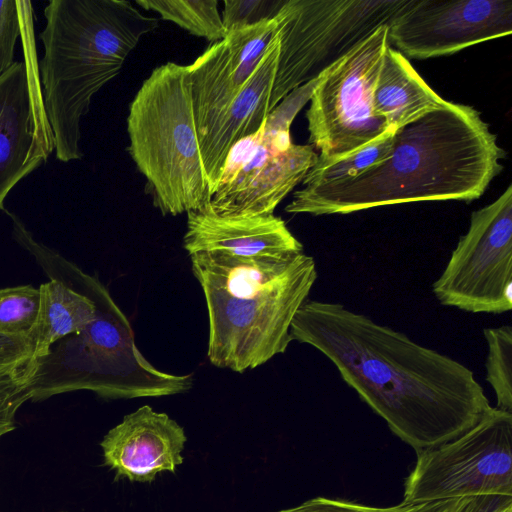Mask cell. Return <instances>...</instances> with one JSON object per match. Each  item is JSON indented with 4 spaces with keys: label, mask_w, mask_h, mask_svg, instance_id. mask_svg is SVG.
<instances>
[{
    "label": "cell",
    "mask_w": 512,
    "mask_h": 512,
    "mask_svg": "<svg viewBox=\"0 0 512 512\" xmlns=\"http://www.w3.org/2000/svg\"><path fill=\"white\" fill-rule=\"evenodd\" d=\"M290 337L327 357L416 452L460 436L492 408L467 366L340 303L307 300Z\"/></svg>",
    "instance_id": "6da1fadb"
},
{
    "label": "cell",
    "mask_w": 512,
    "mask_h": 512,
    "mask_svg": "<svg viewBox=\"0 0 512 512\" xmlns=\"http://www.w3.org/2000/svg\"><path fill=\"white\" fill-rule=\"evenodd\" d=\"M505 155L479 111L446 101L395 129L379 163L349 179L303 186L285 211L318 216L420 201L471 202L502 171Z\"/></svg>",
    "instance_id": "7a4b0ae2"
},
{
    "label": "cell",
    "mask_w": 512,
    "mask_h": 512,
    "mask_svg": "<svg viewBox=\"0 0 512 512\" xmlns=\"http://www.w3.org/2000/svg\"><path fill=\"white\" fill-rule=\"evenodd\" d=\"M10 218L14 239L49 279L88 295L96 306L92 322L30 361L31 401L77 390H89L106 399H130L170 396L192 388L193 374L162 372L145 359L135 344L128 319L97 277L37 241L15 214Z\"/></svg>",
    "instance_id": "3957f363"
},
{
    "label": "cell",
    "mask_w": 512,
    "mask_h": 512,
    "mask_svg": "<svg viewBox=\"0 0 512 512\" xmlns=\"http://www.w3.org/2000/svg\"><path fill=\"white\" fill-rule=\"evenodd\" d=\"M189 257L207 305L212 365L243 373L286 351L294 316L317 279L312 256Z\"/></svg>",
    "instance_id": "277c9868"
},
{
    "label": "cell",
    "mask_w": 512,
    "mask_h": 512,
    "mask_svg": "<svg viewBox=\"0 0 512 512\" xmlns=\"http://www.w3.org/2000/svg\"><path fill=\"white\" fill-rule=\"evenodd\" d=\"M39 37L42 98L61 162L82 158L80 123L93 96L121 71L141 38L158 27L125 0H51Z\"/></svg>",
    "instance_id": "5b68a950"
},
{
    "label": "cell",
    "mask_w": 512,
    "mask_h": 512,
    "mask_svg": "<svg viewBox=\"0 0 512 512\" xmlns=\"http://www.w3.org/2000/svg\"><path fill=\"white\" fill-rule=\"evenodd\" d=\"M127 132L129 153L162 215L209 205L188 65L167 62L151 72L130 103Z\"/></svg>",
    "instance_id": "8992f818"
},
{
    "label": "cell",
    "mask_w": 512,
    "mask_h": 512,
    "mask_svg": "<svg viewBox=\"0 0 512 512\" xmlns=\"http://www.w3.org/2000/svg\"><path fill=\"white\" fill-rule=\"evenodd\" d=\"M319 83L288 94L260 129L231 148L208 207L221 216L271 215L316 164L311 145L293 144L290 126Z\"/></svg>",
    "instance_id": "52a82bcc"
},
{
    "label": "cell",
    "mask_w": 512,
    "mask_h": 512,
    "mask_svg": "<svg viewBox=\"0 0 512 512\" xmlns=\"http://www.w3.org/2000/svg\"><path fill=\"white\" fill-rule=\"evenodd\" d=\"M409 0H285L274 16L279 52L269 103L318 77Z\"/></svg>",
    "instance_id": "ba28073f"
},
{
    "label": "cell",
    "mask_w": 512,
    "mask_h": 512,
    "mask_svg": "<svg viewBox=\"0 0 512 512\" xmlns=\"http://www.w3.org/2000/svg\"><path fill=\"white\" fill-rule=\"evenodd\" d=\"M381 25L329 66L306 112L309 145L318 160L342 158L380 138L389 129L373 110V91L387 47Z\"/></svg>",
    "instance_id": "9c48e42d"
},
{
    "label": "cell",
    "mask_w": 512,
    "mask_h": 512,
    "mask_svg": "<svg viewBox=\"0 0 512 512\" xmlns=\"http://www.w3.org/2000/svg\"><path fill=\"white\" fill-rule=\"evenodd\" d=\"M416 454L402 502L512 496V413L492 407L460 436Z\"/></svg>",
    "instance_id": "30bf717a"
},
{
    "label": "cell",
    "mask_w": 512,
    "mask_h": 512,
    "mask_svg": "<svg viewBox=\"0 0 512 512\" xmlns=\"http://www.w3.org/2000/svg\"><path fill=\"white\" fill-rule=\"evenodd\" d=\"M444 306L471 313L512 309V185L472 212L467 232L433 283Z\"/></svg>",
    "instance_id": "8fae6325"
},
{
    "label": "cell",
    "mask_w": 512,
    "mask_h": 512,
    "mask_svg": "<svg viewBox=\"0 0 512 512\" xmlns=\"http://www.w3.org/2000/svg\"><path fill=\"white\" fill-rule=\"evenodd\" d=\"M512 32L511 0H409L388 25L406 58L454 54Z\"/></svg>",
    "instance_id": "7c38bea8"
},
{
    "label": "cell",
    "mask_w": 512,
    "mask_h": 512,
    "mask_svg": "<svg viewBox=\"0 0 512 512\" xmlns=\"http://www.w3.org/2000/svg\"><path fill=\"white\" fill-rule=\"evenodd\" d=\"M36 61H15L0 76V209L11 189L54 150Z\"/></svg>",
    "instance_id": "4fadbf2b"
},
{
    "label": "cell",
    "mask_w": 512,
    "mask_h": 512,
    "mask_svg": "<svg viewBox=\"0 0 512 512\" xmlns=\"http://www.w3.org/2000/svg\"><path fill=\"white\" fill-rule=\"evenodd\" d=\"M275 34L274 17L230 31L188 65L199 142L236 98Z\"/></svg>",
    "instance_id": "5bb4252c"
},
{
    "label": "cell",
    "mask_w": 512,
    "mask_h": 512,
    "mask_svg": "<svg viewBox=\"0 0 512 512\" xmlns=\"http://www.w3.org/2000/svg\"><path fill=\"white\" fill-rule=\"evenodd\" d=\"M186 441L182 426L144 405L110 429L100 446L104 465L115 472V481L150 483L159 474L175 473L184 461Z\"/></svg>",
    "instance_id": "9a60e30c"
},
{
    "label": "cell",
    "mask_w": 512,
    "mask_h": 512,
    "mask_svg": "<svg viewBox=\"0 0 512 512\" xmlns=\"http://www.w3.org/2000/svg\"><path fill=\"white\" fill-rule=\"evenodd\" d=\"M183 247L189 256L201 252L242 257L303 252L302 243L274 214L221 216L208 206L187 213Z\"/></svg>",
    "instance_id": "2e32d148"
},
{
    "label": "cell",
    "mask_w": 512,
    "mask_h": 512,
    "mask_svg": "<svg viewBox=\"0 0 512 512\" xmlns=\"http://www.w3.org/2000/svg\"><path fill=\"white\" fill-rule=\"evenodd\" d=\"M278 52L279 40L275 34L236 98L199 142L211 195L219 181L231 148L241 139L256 133L271 113L269 103Z\"/></svg>",
    "instance_id": "e0dca14e"
},
{
    "label": "cell",
    "mask_w": 512,
    "mask_h": 512,
    "mask_svg": "<svg viewBox=\"0 0 512 512\" xmlns=\"http://www.w3.org/2000/svg\"><path fill=\"white\" fill-rule=\"evenodd\" d=\"M445 103L408 59L389 45L373 91L375 115L395 130Z\"/></svg>",
    "instance_id": "ac0fdd59"
},
{
    "label": "cell",
    "mask_w": 512,
    "mask_h": 512,
    "mask_svg": "<svg viewBox=\"0 0 512 512\" xmlns=\"http://www.w3.org/2000/svg\"><path fill=\"white\" fill-rule=\"evenodd\" d=\"M39 291V317L29 336L32 360L44 356L58 340L81 331L96 316L95 303L88 295L59 280L49 279Z\"/></svg>",
    "instance_id": "d6986e66"
},
{
    "label": "cell",
    "mask_w": 512,
    "mask_h": 512,
    "mask_svg": "<svg viewBox=\"0 0 512 512\" xmlns=\"http://www.w3.org/2000/svg\"><path fill=\"white\" fill-rule=\"evenodd\" d=\"M136 4L212 43L227 35L217 0H136Z\"/></svg>",
    "instance_id": "ffe728a7"
},
{
    "label": "cell",
    "mask_w": 512,
    "mask_h": 512,
    "mask_svg": "<svg viewBox=\"0 0 512 512\" xmlns=\"http://www.w3.org/2000/svg\"><path fill=\"white\" fill-rule=\"evenodd\" d=\"M393 134L394 129H389L377 140L342 158L317 160L302 180L303 186L341 181L366 171L387 156Z\"/></svg>",
    "instance_id": "44dd1931"
},
{
    "label": "cell",
    "mask_w": 512,
    "mask_h": 512,
    "mask_svg": "<svg viewBox=\"0 0 512 512\" xmlns=\"http://www.w3.org/2000/svg\"><path fill=\"white\" fill-rule=\"evenodd\" d=\"M486 380L492 387L497 409L512 413V327L485 328Z\"/></svg>",
    "instance_id": "7402d4cb"
},
{
    "label": "cell",
    "mask_w": 512,
    "mask_h": 512,
    "mask_svg": "<svg viewBox=\"0 0 512 512\" xmlns=\"http://www.w3.org/2000/svg\"><path fill=\"white\" fill-rule=\"evenodd\" d=\"M40 291L31 285L0 289V334L29 337L40 312Z\"/></svg>",
    "instance_id": "603a6c76"
},
{
    "label": "cell",
    "mask_w": 512,
    "mask_h": 512,
    "mask_svg": "<svg viewBox=\"0 0 512 512\" xmlns=\"http://www.w3.org/2000/svg\"><path fill=\"white\" fill-rule=\"evenodd\" d=\"M468 498L424 503L401 502L394 506L378 507L345 499L317 496L296 506L275 512H460Z\"/></svg>",
    "instance_id": "cb8c5ba5"
},
{
    "label": "cell",
    "mask_w": 512,
    "mask_h": 512,
    "mask_svg": "<svg viewBox=\"0 0 512 512\" xmlns=\"http://www.w3.org/2000/svg\"><path fill=\"white\" fill-rule=\"evenodd\" d=\"M29 363L0 375V440L16 428L15 416L18 409L31 399Z\"/></svg>",
    "instance_id": "d4e9b609"
},
{
    "label": "cell",
    "mask_w": 512,
    "mask_h": 512,
    "mask_svg": "<svg viewBox=\"0 0 512 512\" xmlns=\"http://www.w3.org/2000/svg\"><path fill=\"white\" fill-rule=\"evenodd\" d=\"M283 0H226L223 2V25L226 32L240 29L265 19H272Z\"/></svg>",
    "instance_id": "484cf974"
},
{
    "label": "cell",
    "mask_w": 512,
    "mask_h": 512,
    "mask_svg": "<svg viewBox=\"0 0 512 512\" xmlns=\"http://www.w3.org/2000/svg\"><path fill=\"white\" fill-rule=\"evenodd\" d=\"M21 35L20 10L15 0H0V76L15 62L14 49Z\"/></svg>",
    "instance_id": "4316f807"
},
{
    "label": "cell",
    "mask_w": 512,
    "mask_h": 512,
    "mask_svg": "<svg viewBox=\"0 0 512 512\" xmlns=\"http://www.w3.org/2000/svg\"><path fill=\"white\" fill-rule=\"evenodd\" d=\"M32 357L29 337L0 334V375L26 365Z\"/></svg>",
    "instance_id": "83f0119b"
},
{
    "label": "cell",
    "mask_w": 512,
    "mask_h": 512,
    "mask_svg": "<svg viewBox=\"0 0 512 512\" xmlns=\"http://www.w3.org/2000/svg\"><path fill=\"white\" fill-rule=\"evenodd\" d=\"M460 512H512V496L469 497Z\"/></svg>",
    "instance_id": "f1b7e54d"
},
{
    "label": "cell",
    "mask_w": 512,
    "mask_h": 512,
    "mask_svg": "<svg viewBox=\"0 0 512 512\" xmlns=\"http://www.w3.org/2000/svg\"><path fill=\"white\" fill-rule=\"evenodd\" d=\"M62 512H64V511H62Z\"/></svg>",
    "instance_id": "f546056e"
}]
</instances>
